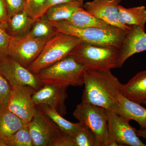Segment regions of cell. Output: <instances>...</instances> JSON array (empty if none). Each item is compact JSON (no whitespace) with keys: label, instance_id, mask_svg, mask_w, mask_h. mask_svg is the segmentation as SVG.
<instances>
[{"label":"cell","instance_id":"6da1fadb","mask_svg":"<svg viewBox=\"0 0 146 146\" xmlns=\"http://www.w3.org/2000/svg\"><path fill=\"white\" fill-rule=\"evenodd\" d=\"M122 84L110 70H85L82 102L115 112Z\"/></svg>","mask_w":146,"mask_h":146},{"label":"cell","instance_id":"7a4b0ae2","mask_svg":"<svg viewBox=\"0 0 146 146\" xmlns=\"http://www.w3.org/2000/svg\"><path fill=\"white\" fill-rule=\"evenodd\" d=\"M50 22L58 31L76 36L82 42L119 50L127 32L118 27L110 30L98 28H81L74 26L65 21Z\"/></svg>","mask_w":146,"mask_h":146},{"label":"cell","instance_id":"3957f363","mask_svg":"<svg viewBox=\"0 0 146 146\" xmlns=\"http://www.w3.org/2000/svg\"><path fill=\"white\" fill-rule=\"evenodd\" d=\"M86 69L72 56L43 69L36 74L44 85L51 84L81 86L84 85V75Z\"/></svg>","mask_w":146,"mask_h":146},{"label":"cell","instance_id":"277c9868","mask_svg":"<svg viewBox=\"0 0 146 146\" xmlns=\"http://www.w3.org/2000/svg\"><path fill=\"white\" fill-rule=\"evenodd\" d=\"M119 50L82 42L70 54L86 70L106 71L117 68Z\"/></svg>","mask_w":146,"mask_h":146},{"label":"cell","instance_id":"5b68a950","mask_svg":"<svg viewBox=\"0 0 146 146\" xmlns=\"http://www.w3.org/2000/svg\"><path fill=\"white\" fill-rule=\"evenodd\" d=\"M81 42L76 36L58 32L46 42L40 54L28 69L36 74L68 56Z\"/></svg>","mask_w":146,"mask_h":146},{"label":"cell","instance_id":"8992f818","mask_svg":"<svg viewBox=\"0 0 146 146\" xmlns=\"http://www.w3.org/2000/svg\"><path fill=\"white\" fill-rule=\"evenodd\" d=\"M73 116L90 129L101 146H108L110 138L106 109L82 102L76 107Z\"/></svg>","mask_w":146,"mask_h":146},{"label":"cell","instance_id":"52a82bcc","mask_svg":"<svg viewBox=\"0 0 146 146\" xmlns=\"http://www.w3.org/2000/svg\"><path fill=\"white\" fill-rule=\"evenodd\" d=\"M48 40L35 38L28 33L11 36L8 56L28 69L38 57Z\"/></svg>","mask_w":146,"mask_h":146},{"label":"cell","instance_id":"ba28073f","mask_svg":"<svg viewBox=\"0 0 146 146\" xmlns=\"http://www.w3.org/2000/svg\"><path fill=\"white\" fill-rule=\"evenodd\" d=\"M106 110L110 138L108 146L112 141L119 146H146L137 135V130L130 125V120L113 111Z\"/></svg>","mask_w":146,"mask_h":146},{"label":"cell","instance_id":"9c48e42d","mask_svg":"<svg viewBox=\"0 0 146 146\" xmlns=\"http://www.w3.org/2000/svg\"><path fill=\"white\" fill-rule=\"evenodd\" d=\"M29 128L34 146H52L64 133L36 106L34 117L29 123Z\"/></svg>","mask_w":146,"mask_h":146},{"label":"cell","instance_id":"30bf717a","mask_svg":"<svg viewBox=\"0 0 146 146\" xmlns=\"http://www.w3.org/2000/svg\"><path fill=\"white\" fill-rule=\"evenodd\" d=\"M0 74L7 80L11 88L29 86L36 91L44 85L36 74L9 56L0 59Z\"/></svg>","mask_w":146,"mask_h":146},{"label":"cell","instance_id":"8fae6325","mask_svg":"<svg viewBox=\"0 0 146 146\" xmlns=\"http://www.w3.org/2000/svg\"><path fill=\"white\" fill-rule=\"evenodd\" d=\"M36 91L29 86L11 88L7 108L27 124L31 121L36 110L33 96Z\"/></svg>","mask_w":146,"mask_h":146},{"label":"cell","instance_id":"7c38bea8","mask_svg":"<svg viewBox=\"0 0 146 146\" xmlns=\"http://www.w3.org/2000/svg\"><path fill=\"white\" fill-rule=\"evenodd\" d=\"M68 87L67 85L44 84L33 94L35 104L46 105L55 110L63 117L65 116L67 113L65 101L68 97L67 90Z\"/></svg>","mask_w":146,"mask_h":146},{"label":"cell","instance_id":"4fadbf2b","mask_svg":"<svg viewBox=\"0 0 146 146\" xmlns=\"http://www.w3.org/2000/svg\"><path fill=\"white\" fill-rule=\"evenodd\" d=\"M121 0H94L84 3L83 8L91 15L106 23L128 32L131 26L123 25L118 18Z\"/></svg>","mask_w":146,"mask_h":146},{"label":"cell","instance_id":"5bb4252c","mask_svg":"<svg viewBox=\"0 0 146 146\" xmlns=\"http://www.w3.org/2000/svg\"><path fill=\"white\" fill-rule=\"evenodd\" d=\"M146 50V33L145 29L137 26H131L119 50L117 68H121L128 58L133 54Z\"/></svg>","mask_w":146,"mask_h":146},{"label":"cell","instance_id":"9a60e30c","mask_svg":"<svg viewBox=\"0 0 146 146\" xmlns=\"http://www.w3.org/2000/svg\"><path fill=\"white\" fill-rule=\"evenodd\" d=\"M118 104L115 112L129 120L138 123L141 128H146V108L140 104L130 100L121 92L117 98Z\"/></svg>","mask_w":146,"mask_h":146},{"label":"cell","instance_id":"2e32d148","mask_svg":"<svg viewBox=\"0 0 146 146\" xmlns=\"http://www.w3.org/2000/svg\"><path fill=\"white\" fill-rule=\"evenodd\" d=\"M121 93L132 101L143 103L146 100V70L142 71L122 84Z\"/></svg>","mask_w":146,"mask_h":146},{"label":"cell","instance_id":"e0dca14e","mask_svg":"<svg viewBox=\"0 0 146 146\" xmlns=\"http://www.w3.org/2000/svg\"><path fill=\"white\" fill-rule=\"evenodd\" d=\"M65 21L74 26L81 28H98L110 30L117 28L91 15L83 7L78 8Z\"/></svg>","mask_w":146,"mask_h":146},{"label":"cell","instance_id":"ac0fdd59","mask_svg":"<svg viewBox=\"0 0 146 146\" xmlns=\"http://www.w3.org/2000/svg\"><path fill=\"white\" fill-rule=\"evenodd\" d=\"M35 21L25 9L9 18L7 31L12 36L24 35L28 33Z\"/></svg>","mask_w":146,"mask_h":146},{"label":"cell","instance_id":"d6986e66","mask_svg":"<svg viewBox=\"0 0 146 146\" xmlns=\"http://www.w3.org/2000/svg\"><path fill=\"white\" fill-rule=\"evenodd\" d=\"M118 18L120 23L126 26H137L145 29L146 8L144 6L126 8L119 5Z\"/></svg>","mask_w":146,"mask_h":146},{"label":"cell","instance_id":"ffe728a7","mask_svg":"<svg viewBox=\"0 0 146 146\" xmlns=\"http://www.w3.org/2000/svg\"><path fill=\"white\" fill-rule=\"evenodd\" d=\"M28 124L7 108L0 114V138L3 140Z\"/></svg>","mask_w":146,"mask_h":146},{"label":"cell","instance_id":"44dd1931","mask_svg":"<svg viewBox=\"0 0 146 146\" xmlns=\"http://www.w3.org/2000/svg\"><path fill=\"white\" fill-rule=\"evenodd\" d=\"M58 127L60 130L66 134L73 136L77 133L81 127V123H73L69 121L56 110L45 104L36 106Z\"/></svg>","mask_w":146,"mask_h":146},{"label":"cell","instance_id":"7402d4cb","mask_svg":"<svg viewBox=\"0 0 146 146\" xmlns=\"http://www.w3.org/2000/svg\"><path fill=\"white\" fill-rule=\"evenodd\" d=\"M83 4L78 3H67L54 6L46 11L44 16L50 21H60L68 20L79 7Z\"/></svg>","mask_w":146,"mask_h":146},{"label":"cell","instance_id":"603a6c76","mask_svg":"<svg viewBox=\"0 0 146 146\" xmlns=\"http://www.w3.org/2000/svg\"><path fill=\"white\" fill-rule=\"evenodd\" d=\"M58 32L50 21L42 16L35 20L28 33L35 38L48 40Z\"/></svg>","mask_w":146,"mask_h":146},{"label":"cell","instance_id":"cb8c5ba5","mask_svg":"<svg viewBox=\"0 0 146 146\" xmlns=\"http://www.w3.org/2000/svg\"><path fill=\"white\" fill-rule=\"evenodd\" d=\"M3 140L4 146H34L29 130V124Z\"/></svg>","mask_w":146,"mask_h":146},{"label":"cell","instance_id":"d4e9b609","mask_svg":"<svg viewBox=\"0 0 146 146\" xmlns=\"http://www.w3.org/2000/svg\"><path fill=\"white\" fill-rule=\"evenodd\" d=\"M73 138L74 146H101L93 132L83 124Z\"/></svg>","mask_w":146,"mask_h":146},{"label":"cell","instance_id":"484cf974","mask_svg":"<svg viewBox=\"0 0 146 146\" xmlns=\"http://www.w3.org/2000/svg\"><path fill=\"white\" fill-rule=\"evenodd\" d=\"M11 87L0 74V114L7 108Z\"/></svg>","mask_w":146,"mask_h":146},{"label":"cell","instance_id":"4316f807","mask_svg":"<svg viewBox=\"0 0 146 146\" xmlns=\"http://www.w3.org/2000/svg\"><path fill=\"white\" fill-rule=\"evenodd\" d=\"M7 25L0 22V59L8 56L11 36L6 29Z\"/></svg>","mask_w":146,"mask_h":146},{"label":"cell","instance_id":"83f0119b","mask_svg":"<svg viewBox=\"0 0 146 146\" xmlns=\"http://www.w3.org/2000/svg\"><path fill=\"white\" fill-rule=\"evenodd\" d=\"M47 0H29L25 9L35 20L38 18Z\"/></svg>","mask_w":146,"mask_h":146},{"label":"cell","instance_id":"f1b7e54d","mask_svg":"<svg viewBox=\"0 0 146 146\" xmlns=\"http://www.w3.org/2000/svg\"><path fill=\"white\" fill-rule=\"evenodd\" d=\"M9 18L24 10L27 5L26 0H5Z\"/></svg>","mask_w":146,"mask_h":146},{"label":"cell","instance_id":"f546056e","mask_svg":"<svg viewBox=\"0 0 146 146\" xmlns=\"http://www.w3.org/2000/svg\"><path fill=\"white\" fill-rule=\"evenodd\" d=\"M84 1V0H47L44 8L42 9L37 18L42 17L49 8L54 6L67 3H78L83 5Z\"/></svg>","mask_w":146,"mask_h":146},{"label":"cell","instance_id":"4dcf8cb0","mask_svg":"<svg viewBox=\"0 0 146 146\" xmlns=\"http://www.w3.org/2000/svg\"><path fill=\"white\" fill-rule=\"evenodd\" d=\"M6 5L5 0H0V22L7 25L8 21Z\"/></svg>","mask_w":146,"mask_h":146},{"label":"cell","instance_id":"1f68e13d","mask_svg":"<svg viewBox=\"0 0 146 146\" xmlns=\"http://www.w3.org/2000/svg\"><path fill=\"white\" fill-rule=\"evenodd\" d=\"M137 135L139 137H142L146 140V128H140L136 131Z\"/></svg>","mask_w":146,"mask_h":146},{"label":"cell","instance_id":"d6a6232c","mask_svg":"<svg viewBox=\"0 0 146 146\" xmlns=\"http://www.w3.org/2000/svg\"><path fill=\"white\" fill-rule=\"evenodd\" d=\"M0 146H4L3 140L1 138H0Z\"/></svg>","mask_w":146,"mask_h":146},{"label":"cell","instance_id":"836d02e7","mask_svg":"<svg viewBox=\"0 0 146 146\" xmlns=\"http://www.w3.org/2000/svg\"><path fill=\"white\" fill-rule=\"evenodd\" d=\"M143 103L144 104L146 105V100L144 101L143 102Z\"/></svg>","mask_w":146,"mask_h":146},{"label":"cell","instance_id":"e575fe53","mask_svg":"<svg viewBox=\"0 0 146 146\" xmlns=\"http://www.w3.org/2000/svg\"><path fill=\"white\" fill-rule=\"evenodd\" d=\"M26 1L27 2V4L28 3L29 0H26Z\"/></svg>","mask_w":146,"mask_h":146}]
</instances>
